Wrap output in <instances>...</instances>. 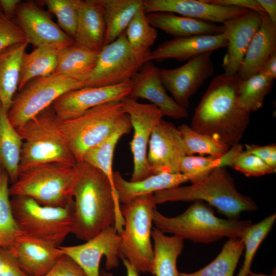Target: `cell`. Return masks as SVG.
<instances>
[{
	"label": "cell",
	"mask_w": 276,
	"mask_h": 276,
	"mask_svg": "<svg viewBox=\"0 0 276 276\" xmlns=\"http://www.w3.org/2000/svg\"><path fill=\"white\" fill-rule=\"evenodd\" d=\"M63 48L56 45H45L37 48L23 56L18 90L36 78L53 74L59 53Z\"/></svg>",
	"instance_id": "d6a6232c"
},
{
	"label": "cell",
	"mask_w": 276,
	"mask_h": 276,
	"mask_svg": "<svg viewBox=\"0 0 276 276\" xmlns=\"http://www.w3.org/2000/svg\"><path fill=\"white\" fill-rule=\"evenodd\" d=\"M121 237L114 226L108 227L85 243L73 246H60L63 254L71 258L87 276H100V264L106 258L105 269L119 265Z\"/></svg>",
	"instance_id": "4fadbf2b"
},
{
	"label": "cell",
	"mask_w": 276,
	"mask_h": 276,
	"mask_svg": "<svg viewBox=\"0 0 276 276\" xmlns=\"http://www.w3.org/2000/svg\"><path fill=\"white\" fill-rule=\"evenodd\" d=\"M244 248L242 238H229L210 264L193 272H179V276H233Z\"/></svg>",
	"instance_id": "836d02e7"
},
{
	"label": "cell",
	"mask_w": 276,
	"mask_h": 276,
	"mask_svg": "<svg viewBox=\"0 0 276 276\" xmlns=\"http://www.w3.org/2000/svg\"><path fill=\"white\" fill-rule=\"evenodd\" d=\"M128 43L134 54L144 62L157 37L156 28L149 22L143 6L135 13L125 30Z\"/></svg>",
	"instance_id": "e575fe53"
},
{
	"label": "cell",
	"mask_w": 276,
	"mask_h": 276,
	"mask_svg": "<svg viewBox=\"0 0 276 276\" xmlns=\"http://www.w3.org/2000/svg\"><path fill=\"white\" fill-rule=\"evenodd\" d=\"M8 174L4 171L0 179V248L7 249L24 233L14 218L10 199Z\"/></svg>",
	"instance_id": "f35d334b"
},
{
	"label": "cell",
	"mask_w": 276,
	"mask_h": 276,
	"mask_svg": "<svg viewBox=\"0 0 276 276\" xmlns=\"http://www.w3.org/2000/svg\"><path fill=\"white\" fill-rule=\"evenodd\" d=\"M273 79L276 78V53L272 54L263 66L261 71ZM259 72V73H260Z\"/></svg>",
	"instance_id": "f907efd6"
},
{
	"label": "cell",
	"mask_w": 276,
	"mask_h": 276,
	"mask_svg": "<svg viewBox=\"0 0 276 276\" xmlns=\"http://www.w3.org/2000/svg\"><path fill=\"white\" fill-rule=\"evenodd\" d=\"M77 166L51 163L30 169L9 187L10 195L28 197L44 205L65 207L73 201Z\"/></svg>",
	"instance_id": "8992f818"
},
{
	"label": "cell",
	"mask_w": 276,
	"mask_h": 276,
	"mask_svg": "<svg viewBox=\"0 0 276 276\" xmlns=\"http://www.w3.org/2000/svg\"><path fill=\"white\" fill-rule=\"evenodd\" d=\"M244 150L256 155L268 166L276 170V145L275 144L265 146L245 144Z\"/></svg>",
	"instance_id": "bcb514c9"
},
{
	"label": "cell",
	"mask_w": 276,
	"mask_h": 276,
	"mask_svg": "<svg viewBox=\"0 0 276 276\" xmlns=\"http://www.w3.org/2000/svg\"><path fill=\"white\" fill-rule=\"evenodd\" d=\"M258 1L272 23L276 25V1L258 0Z\"/></svg>",
	"instance_id": "c3c4849f"
},
{
	"label": "cell",
	"mask_w": 276,
	"mask_h": 276,
	"mask_svg": "<svg viewBox=\"0 0 276 276\" xmlns=\"http://www.w3.org/2000/svg\"><path fill=\"white\" fill-rule=\"evenodd\" d=\"M260 13L261 26L252 38L237 73L242 80L259 73L266 61L276 53V25L265 12Z\"/></svg>",
	"instance_id": "cb8c5ba5"
},
{
	"label": "cell",
	"mask_w": 276,
	"mask_h": 276,
	"mask_svg": "<svg viewBox=\"0 0 276 276\" xmlns=\"http://www.w3.org/2000/svg\"><path fill=\"white\" fill-rule=\"evenodd\" d=\"M153 196L156 204L201 200L232 220H238L243 212L254 211L258 208L251 198L238 191L234 178L225 168L215 169L191 185L158 191Z\"/></svg>",
	"instance_id": "3957f363"
},
{
	"label": "cell",
	"mask_w": 276,
	"mask_h": 276,
	"mask_svg": "<svg viewBox=\"0 0 276 276\" xmlns=\"http://www.w3.org/2000/svg\"><path fill=\"white\" fill-rule=\"evenodd\" d=\"M57 17L58 25L68 36L75 37L80 0L42 1Z\"/></svg>",
	"instance_id": "60d3db41"
},
{
	"label": "cell",
	"mask_w": 276,
	"mask_h": 276,
	"mask_svg": "<svg viewBox=\"0 0 276 276\" xmlns=\"http://www.w3.org/2000/svg\"><path fill=\"white\" fill-rule=\"evenodd\" d=\"M100 276H105L104 275V274L103 273V270L101 271V272H100Z\"/></svg>",
	"instance_id": "11a10c76"
},
{
	"label": "cell",
	"mask_w": 276,
	"mask_h": 276,
	"mask_svg": "<svg viewBox=\"0 0 276 276\" xmlns=\"http://www.w3.org/2000/svg\"><path fill=\"white\" fill-rule=\"evenodd\" d=\"M273 80L262 72L245 80H241L238 90L240 106L249 113L260 109L266 96L272 88Z\"/></svg>",
	"instance_id": "d590c367"
},
{
	"label": "cell",
	"mask_w": 276,
	"mask_h": 276,
	"mask_svg": "<svg viewBox=\"0 0 276 276\" xmlns=\"http://www.w3.org/2000/svg\"><path fill=\"white\" fill-rule=\"evenodd\" d=\"M15 221L25 234L59 247L72 232L73 202L65 207L42 205L25 196L10 200Z\"/></svg>",
	"instance_id": "ba28073f"
},
{
	"label": "cell",
	"mask_w": 276,
	"mask_h": 276,
	"mask_svg": "<svg viewBox=\"0 0 276 276\" xmlns=\"http://www.w3.org/2000/svg\"><path fill=\"white\" fill-rule=\"evenodd\" d=\"M148 20L155 28L175 37L222 33L224 27L211 22L183 16L172 13H146Z\"/></svg>",
	"instance_id": "484cf974"
},
{
	"label": "cell",
	"mask_w": 276,
	"mask_h": 276,
	"mask_svg": "<svg viewBox=\"0 0 276 276\" xmlns=\"http://www.w3.org/2000/svg\"><path fill=\"white\" fill-rule=\"evenodd\" d=\"M231 167L247 177L260 176L275 172L256 155L244 150L237 157Z\"/></svg>",
	"instance_id": "b9f144b4"
},
{
	"label": "cell",
	"mask_w": 276,
	"mask_h": 276,
	"mask_svg": "<svg viewBox=\"0 0 276 276\" xmlns=\"http://www.w3.org/2000/svg\"><path fill=\"white\" fill-rule=\"evenodd\" d=\"M143 6L146 13H172L222 24L248 10L241 7L214 5L205 0H143Z\"/></svg>",
	"instance_id": "ac0fdd59"
},
{
	"label": "cell",
	"mask_w": 276,
	"mask_h": 276,
	"mask_svg": "<svg viewBox=\"0 0 276 276\" xmlns=\"http://www.w3.org/2000/svg\"><path fill=\"white\" fill-rule=\"evenodd\" d=\"M131 89L130 81L111 86L82 87L62 95L52 107L60 121L70 120L101 104L121 101L129 96Z\"/></svg>",
	"instance_id": "9a60e30c"
},
{
	"label": "cell",
	"mask_w": 276,
	"mask_h": 276,
	"mask_svg": "<svg viewBox=\"0 0 276 276\" xmlns=\"http://www.w3.org/2000/svg\"><path fill=\"white\" fill-rule=\"evenodd\" d=\"M14 16L15 22L25 33L29 43L35 48L56 45L64 48L74 43V39L65 33L34 2L21 1Z\"/></svg>",
	"instance_id": "e0dca14e"
},
{
	"label": "cell",
	"mask_w": 276,
	"mask_h": 276,
	"mask_svg": "<svg viewBox=\"0 0 276 276\" xmlns=\"http://www.w3.org/2000/svg\"><path fill=\"white\" fill-rule=\"evenodd\" d=\"M262 23L260 13L248 10L244 14L228 20L222 25L227 40V52L222 67L224 74H237L246 50Z\"/></svg>",
	"instance_id": "ffe728a7"
},
{
	"label": "cell",
	"mask_w": 276,
	"mask_h": 276,
	"mask_svg": "<svg viewBox=\"0 0 276 276\" xmlns=\"http://www.w3.org/2000/svg\"><path fill=\"white\" fill-rule=\"evenodd\" d=\"M3 167L2 166V164H1V163L0 162V179H1V176L2 175V174H3V173L4 171V170H3Z\"/></svg>",
	"instance_id": "db71d44e"
},
{
	"label": "cell",
	"mask_w": 276,
	"mask_h": 276,
	"mask_svg": "<svg viewBox=\"0 0 276 276\" xmlns=\"http://www.w3.org/2000/svg\"><path fill=\"white\" fill-rule=\"evenodd\" d=\"M125 32L99 52L96 66L84 81V87L111 86L130 81L141 68L144 61L130 48Z\"/></svg>",
	"instance_id": "8fae6325"
},
{
	"label": "cell",
	"mask_w": 276,
	"mask_h": 276,
	"mask_svg": "<svg viewBox=\"0 0 276 276\" xmlns=\"http://www.w3.org/2000/svg\"><path fill=\"white\" fill-rule=\"evenodd\" d=\"M207 175L162 173L131 181L125 179L120 172L116 171L114 172L113 181L120 203L126 204L137 197L173 188L187 181L195 182Z\"/></svg>",
	"instance_id": "603a6c76"
},
{
	"label": "cell",
	"mask_w": 276,
	"mask_h": 276,
	"mask_svg": "<svg viewBox=\"0 0 276 276\" xmlns=\"http://www.w3.org/2000/svg\"><path fill=\"white\" fill-rule=\"evenodd\" d=\"M244 147L238 144L221 156L185 155L180 165V172L186 174H209L219 168L231 167Z\"/></svg>",
	"instance_id": "8d00e7d4"
},
{
	"label": "cell",
	"mask_w": 276,
	"mask_h": 276,
	"mask_svg": "<svg viewBox=\"0 0 276 276\" xmlns=\"http://www.w3.org/2000/svg\"><path fill=\"white\" fill-rule=\"evenodd\" d=\"M181 214L169 217L156 209L153 223L165 234L177 236L183 240L208 244L223 238H241L252 224L250 220H232L217 217L212 206L195 200Z\"/></svg>",
	"instance_id": "277c9868"
},
{
	"label": "cell",
	"mask_w": 276,
	"mask_h": 276,
	"mask_svg": "<svg viewBox=\"0 0 276 276\" xmlns=\"http://www.w3.org/2000/svg\"><path fill=\"white\" fill-rule=\"evenodd\" d=\"M20 0H0V5L2 12L8 18L15 15V11Z\"/></svg>",
	"instance_id": "681fc988"
},
{
	"label": "cell",
	"mask_w": 276,
	"mask_h": 276,
	"mask_svg": "<svg viewBox=\"0 0 276 276\" xmlns=\"http://www.w3.org/2000/svg\"><path fill=\"white\" fill-rule=\"evenodd\" d=\"M131 89L128 97L149 100L161 111L163 117L183 119L188 111L167 93L160 75V69L151 61L145 62L131 79Z\"/></svg>",
	"instance_id": "d6986e66"
},
{
	"label": "cell",
	"mask_w": 276,
	"mask_h": 276,
	"mask_svg": "<svg viewBox=\"0 0 276 276\" xmlns=\"http://www.w3.org/2000/svg\"><path fill=\"white\" fill-rule=\"evenodd\" d=\"M212 53L213 52H208L200 54L175 68L160 69L165 87L182 108L187 110L191 96L213 74Z\"/></svg>",
	"instance_id": "5bb4252c"
},
{
	"label": "cell",
	"mask_w": 276,
	"mask_h": 276,
	"mask_svg": "<svg viewBox=\"0 0 276 276\" xmlns=\"http://www.w3.org/2000/svg\"><path fill=\"white\" fill-rule=\"evenodd\" d=\"M224 33L186 37H175L166 40L150 51L144 59L147 61L161 62L167 59L179 61L189 60L200 54L227 47Z\"/></svg>",
	"instance_id": "7402d4cb"
},
{
	"label": "cell",
	"mask_w": 276,
	"mask_h": 276,
	"mask_svg": "<svg viewBox=\"0 0 276 276\" xmlns=\"http://www.w3.org/2000/svg\"><path fill=\"white\" fill-rule=\"evenodd\" d=\"M22 143L20 135L8 118V111L0 103V162L13 183L19 175Z\"/></svg>",
	"instance_id": "f546056e"
},
{
	"label": "cell",
	"mask_w": 276,
	"mask_h": 276,
	"mask_svg": "<svg viewBox=\"0 0 276 276\" xmlns=\"http://www.w3.org/2000/svg\"><path fill=\"white\" fill-rule=\"evenodd\" d=\"M180 133L186 155L221 156L231 147L210 135L198 132L191 126L183 124L177 127Z\"/></svg>",
	"instance_id": "74e56055"
},
{
	"label": "cell",
	"mask_w": 276,
	"mask_h": 276,
	"mask_svg": "<svg viewBox=\"0 0 276 276\" xmlns=\"http://www.w3.org/2000/svg\"><path fill=\"white\" fill-rule=\"evenodd\" d=\"M29 43L17 44L0 52V103L7 111L18 90L22 59Z\"/></svg>",
	"instance_id": "83f0119b"
},
{
	"label": "cell",
	"mask_w": 276,
	"mask_h": 276,
	"mask_svg": "<svg viewBox=\"0 0 276 276\" xmlns=\"http://www.w3.org/2000/svg\"><path fill=\"white\" fill-rule=\"evenodd\" d=\"M60 122L51 106L16 128L23 142L19 175L48 163L77 164L62 131Z\"/></svg>",
	"instance_id": "5b68a950"
},
{
	"label": "cell",
	"mask_w": 276,
	"mask_h": 276,
	"mask_svg": "<svg viewBox=\"0 0 276 276\" xmlns=\"http://www.w3.org/2000/svg\"><path fill=\"white\" fill-rule=\"evenodd\" d=\"M77 168L71 233L86 241L109 226L121 232L124 221L120 204L107 176L83 162L77 163Z\"/></svg>",
	"instance_id": "6da1fadb"
},
{
	"label": "cell",
	"mask_w": 276,
	"mask_h": 276,
	"mask_svg": "<svg viewBox=\"0 0 276 276\" xmlns=\"http://www.w3.org/2000/svg\"><path fill=\"white\" fill-rule=\"evenodd\" d=\"M206 2L220 6L243 8L259 13L265 12L258 0H205Z\"/></svg>",
	"instance_id": "7dc6e473"
},
{
	"label": "cell",
	"mask_w": 276,
	"mask_h": 276,
	"mask_svg": "<svg viewBox=\"0 0 276 276\" xmlns=\"http://www.w3.org/2000/svg\"><path fill=\"white\" fill-rule=\"evenodd\" d=\"M153 241L152 274L179 276L177 260L184 247V240L176 235L169 236L156 227L152 228Z\"/></svg>",
	"instance_id": "f1b7e54d"
},
{
	"label": "cell",
	"mask_w": 276,
	"mask_h": 276,
	"mask_svg": "<svg viewBox=\"0 0 276 276\" xmlns=\"http://www.w3.org/2000/svg\"><path fill=\"white\" fill-rule=\"evenodd\" d=\"M250 276H276L275 272L273 273L271 275H266L262 273H257L251 271L249 273Z\"/></svg>",
	"instance_id": "f5cc1de1"
},
{
	"label": "cell",
	"mask_w": 276,
	"mask_h": 276,
	"mask_svg": "<svg viewBox=\"0 0 276 276\" xmlns=\"http://www.w3.org/2000/svg\"><path fill=\"white\" fill-rule=\"evenodd\" d=\"M43 276H87L71 258L63 255Z\"/></svg>",
	"instance_id": "ee69618b"
},
{
	"label": "cell",
	"mask_w": 276,
	"mask_h": 276,
	"mask_svg": "<svg viewBox=\"0 0 276 276\" xmlns=\"http://www.w3.org/2000/svg\"><path fill=\"white\" fill-rule=\"evenodd\" d=\"M99 53L75 43L66 47L59 53L54 73L84 82L95 67Z\"/></svg>",
	"instance_id": "4dcf8cb0"
},
{
	"label": "cell",
	"mask_w": 276,
	"mask_h": 276,
	"mask_svg": "<svg viewBox=\"0 0 276 276\" xmlns=\"http://www.w3.org/2000/svg\"><path fill=\"white\" fill-rule=\"evenodd\" d=\"M125 113L121 101H112L92 108L77 118L61 121L62 131L77 163L82 162L85 153L108 136Z\"/></svg>",
	"instance_id": "9c48e42d"
},
{
	"label": "cell",
	"mask_w": 276,
	"mask_h": 276,
	"mask_svg": "<svg viewBox=\"0 0 276 276\" xmlns=\"http://www.w3.org/2000/svg\"><path fill=\"white\" fill-rule=\"evenodd\" d=\"M103 9L105 23L104 46L117 39L143 6V0H98Z\"/></svg>",
	"instance_id": "1f68e13d"
},
{
	"label": "cell",
	"mask_w": 276,
	"mask_h": 276,
	"mask_svg": "<svg viewBox=\"0 0 276 276\" xmlns=\"http://www.w3.org/2000/svg\"><path fill=\"white\" fill-rule=\"evenodd\" d=\"M132 129L129 117L125 113L119 118L108 136L99 144L88 150L83 158L82 162L96 167L107 176L117 197L112 169L114 151L119 140L124 135L129 133Z\"/></svg>",
	"instance_id": "4316f807"
},
{
	"label": "cell",
	"mask_w": 276,
	"mask_h": 276,
	"mask_svg": "<svg viewBox=\"0 0 276 276\" xmlns=\"http://www.w3.org/2000/svg\"><path fill=\"white\" fill-rule=\"evenodd\" d=\"M6 249L29 276H43L64 255L59 247L25 233Z\"/></svg>",
	"instance_id": "44dd1931"
},
{
	"label": "cell",
	"mask_w": 276,
	"mask_h": 276,
	"mask_svg": "<svg viewBox=\"0 0 276 276\" xmlns=\"http://www.w3.org/2000/svg\"><path fill=\"white\" fill-rule=\"evenodd\" d=\"M2 12V9H1V5H0V13Z\"/></svg>",
	"instance_id": "9f6ffc18"
},
{
	"label": "cell",
	"mask_w": 276,
	"mask_h": 276,
	"mask_svg": "<svg viewBox=\"0 0 276 276\" xmlns=\"http://www.w3.org/2000/svg\"><path fill=\"white\" fill-rule=\"evenodd\" d=\"M122 259L126 270V276H140L139 272L128 260L124 258H122ZM103 271L105 276H113L112 273L108 272L105 270H103Z\"/></svg>",
	"instance_id": "816d5d0a"
},
{
	"label": "cell",
	"mask_w": 276,
	"mask_h": 276,
	"mask_svg": "<svg viewBox=\"0 0 276 276\" xmlns=\"http://www.w3.org/2000/svg\"><path fill=\"white\" fill-rule=\"evenodd\" d=\"M0 276L29 275L7 249L0 248Z\"/></svg>",
	"instance_id": "f6af8a7d"
},
{
	"label": "cell",
	"mask_w": 276,
	"mask_h": 276,
	"mask_svg": "<svg viewBox=\"0 0 276 276\" xmlns=\"http://www.w3.org/2000/svg\"><path fill=\"white\" fill-rule=\"evenodd\" d=\"M186 155L183 142L177 128L162 119L151 134L147 162L152 174L180 173V165Z\"/></svg>",
	"instance_id": "2e32d148"
},
{
	"label": "cell",
	"mask_w": 276,
	"mask_h": 276,
	"mask_svg": "<svg viewBox=\"0 0 276 276\" xmlns=\"http://www.w3.org/2000/svg\"><path fill=\"white\" fill-rule=\"evenodd\" d=\"M105 34L102 6L98 0H80L74 43L100 52L104 47Z\"/></svg>",
	"instance_id": "d4e9b609"
},
{
	"label": "cell",
	"mask_w": 276,
	"mask_h": 276,
	"mask_svg": "<svg viewBox=\"0 0 276 276\" xmlns=\"http://www.w3.org/2000/svg\"><path fill=\"white\" fill-rule=\"evenodd\" d=\"M82 87L83 82L54 73L33 79L15 95L8 118L16 129L52 106L62 95Z\"/></svg>",
	"instance_id": "30bf717a"
},
{
	"label": "cell",
	"mask_w": 276,
	"mask_h": 276,
	"mask_svg": "<svg viewBox=\"0 0 276 276\" xmlns=\"http://www.w3.org/2000/svg\"><path fill=\"white\" fill-rule=\"evenodd\" d=\"M241 81L237 74L214 77L195 108L191 127L229 147L239 144L250 115L239 103Z\"/></svg>",
	"instance_id": "7a4b0ae2"
},
{
	"label": "cell",
	"mask_w": 276,
	"mask_h": 276,
	"mask_svg": "<svg viewBox=\"0 0 276 276\" xmlns=\"http://www.w3.org/2000/svg\"><path fill=\"white\" fill-rule=\"evenodd\" d=\"M26 42H29L19 26L3 12L0 13V52Z\"/></svg>",
	"instance_id": "7bdbcfd3"
},
{
	"label": "cell",
	"mask_w": 276,
	"mask_h": 276,
	"mask_svg": "<svg viewBox=\"0 0 276 276\" xmlns=\"http://www.w3.org/2000/svg\"><path fill=\"white\" fill-rule=\"evenodd\" d=\"M121 102L134 131L130 143L133 162L130 181H139L152 175L147 162L148 145L152 132L163 119V115L160 110L152 104L142 103L129 97Z\"/></svg>",
	"instance_id": "7c38bea8"
},
{
	"label": "cell",
	"mask_w": 276,
	"mask_h": 276,
	"mask_svg": "<svg viewBox=\"0 0 276 276\" xmlns=\"http://www.w3.org/2000/svg\"><path fill=\"white\" fill-rule=\"evenodd\" d=\"M276 219L273 213L256 224H252L245 232L242 239L245 250L242 267L237 276H250V267L260 244L272 229Z\"/></svg>",
	"instance_id": "ab89813d"
},
{
	"label": "cell",
	"mask_w": 276,
	"mask_h": 276,
	"mask_svg": "<svg viewBox=\"0 0 276 276\" xmlns=\"http://www.w3.org/2000/svg\"><path fill=\"white\" fill-rule=\"evenodd\" d=\"M156 205L153 194H149L137 197L121 207L124 223L119 234L120 257L128 260L139 272L152 274L151 232Z\"/></svg>",
	"instance_id": "52a82bcc"
}]
</instances>
